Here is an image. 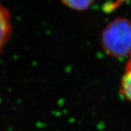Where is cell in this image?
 Returning <instances> with one entry per match:
<instances>
[{
    "instance_id": "1",
    "label": "cell",
    "mask_w": 131,
    "mask_h": 131,
    "mask_svg": "<svg viewBox=\"0 0 131 131\" xmlns=\"http://www.w3.org/2000/svg\"><path fill=\"white\" fill-rule=\"evenodd\" d=\"M101 43L104 52L109 56L123 58L131 52V21L119 17L103 29Z\"/></svg>"
},
{
    "instance_id": "2",
    "label": "cell",
    "mask_w": 131,
    "mask_h": 131,
    "mask_svg": "<svg viewBox=\"0 0 131 131\" xmlns=\"http://www.w3.org/2000/svg\"><path fill=\"white\" fill-rule=\"evenodd\" d=\"M12 27L7 9L0 3V52L9 40Z\"/></svg>"
},
{
    "instance_id": "3",
    "label": "cell",
    "mask_w": 131,
    "mask_h": 131,
    "mask_svg": "<svg viewBox=\"0 0 131 131\" xmlns=\"http://www.w3.org/2000/svg\"><path fill=\"white\" fill-rule=\"evenodd\" d=\"M120 93L125 98L131 101V52L125 66V74L120 84Z\"/></svg>"
},
{
    "instance_id": "4",
    "label": "cell",
    "mask_w": 131,
    "mask_h": 131,
    "mask_svg": "<svg viewBox=\"0 0 131 131\" xmlns=\"http://www.w3.org/2000/svg\"><path fill=\"white\" fill-rule=\"evenodd\" d=\"M94 1L95 0H62L63 3L67 7L80 11L88 9Z\"/></svg>"
}]
</instances>
